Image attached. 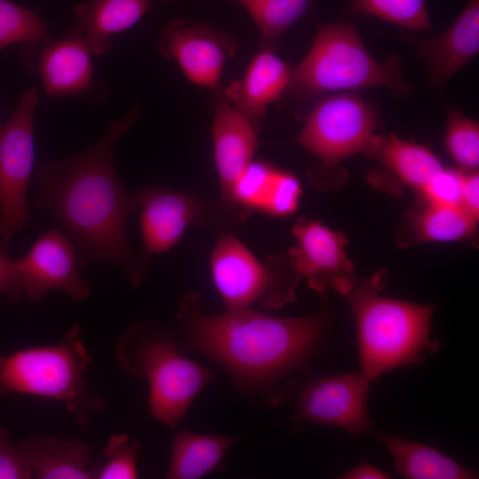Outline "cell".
I'll list each match as a JSON object with an SVG mask.
<instances>
[{
  "instance_id": "obj_1",
  "label": "cell",
  "mask_w": 479,
  "mask_h": 479,
  "mask_svg": "<svg viewBox=\"0 0 479 479\" xmlns=\"http://www.w3.org/2000/svg\"><path fill=\"white\" fill-rule=\"evenodd\" d=\"M134 104L114 120L90 147L74 155L36 165V208L51 211L75 246L78 263L94 261L116 265L134 287L147 277L150 255L130 248L126 225L137 204L119 180L114 148L120 137L141 117Z\"/></svg>"
},
{
  "instance_id": "obj_2",
  "label": "cell",
  "mask_w": 479,
  "mask_h": 479,
  "mask_svg": "<svg viewBox=\"0 0 479 479\" xmlns=\"http://www.w3.org/2000/svg\"><path fill=\"white\" fill-rule=\"evenodd\" d=\"M177 318L187 350L222 366L247 393L274 402L280 398L279 384L318 352L326 326L323 312L279 318L248 308L209 315L194 291L180 300Z\"/></svg>"
},
{
  "instance_id": "obj_27",
  "label": "cell",
  "mask_w": 479,
  "mask_h": 479,
  "mask_svg": "<svg viewBox=\"0 0 479 479\" xmlns=\"http://www.w3.org/2000/svg\"><path fill=\"white\" fill-rule=\"evenodd\" d=\"M445 145L459 170L475 172L479 165V125L459 109L448 108Z\"/></svg>"
},
{
  "instance_id": "obj_36",
  "label": "cell",
  "mask_w": 479,
  "mask_h": 479,
  "mask_svg": "<svg viewBox=\"0 0 479 479\" xmlns=\"http://www.w3.org/2000/svg\"><path fill=\"white\" fill-rule=\"evenodd\" d=\"M389 477V474L369 464L357 465L347 471L343 476L345 479H386Z\"/></svg>"
},
{
  "instance_id": "obj_21",
  "label": "cell",
  "mask_w": 479,
  "mask_h": 479,
  "mask_svg": "<svg viewBox=\"0 0 479 479\" xmlns=\"http://www.w3.org/2000/svg\"><path fill=\"white\" fill-rule=\"evenodd\" d=\"M238 440L237 436L176 432L166 478L197 479L217 470L228 450Z\"/></svg>"
},
{
  "instance_id": "obj_17",
  "label": "cell",
  "mask_w": 479,
  "mask_h": 479,
  "mask_svg": "<svg viewBox=\"0 0 479 479\" xmlns=\"http://www.w3.org/2000/svg\"><path fill=\"white\" fill-rule=\"evenodd\" d=\"M478 51L479 0H469L449 28L420 42L418 52L425 62L429 84L443 90Z\"/></svg>"
},
{
  "instance_id": "obj_15",
  "label": "cell",
  "mask_w": 479,
  "mask_h": 479,
  "mask_svg": "<svg viewBox=\"0 0 479 479\" xmlns=\"http://www.w3.org/2000/svg\"><path fill=\"white\" fill-rule=\"evenodd\" d=\"M215 94L211 137L221 191L218 204L235 224L247 217L233 208L232 191L253 161L258 146L259 122L235 108L225 93L219 90Z\"/></svg>"
},
{
  "instance_id": "obj_23",
  "label": "cell",
  "mask_w": 479,
  "mask_h": 479,
  "mask_svg": "<svg viewBox=\"0 0 479 479\" xmlns=\"http://www.w3.org/2000/svg\"><path fill=\"white\" fill-rule=\"evenodd\" d=\"M368 155L376 158L397 182L419 192L444 169L429 149L394 134L378 136Z\"/></svg>"
},
{
  "instance_id": "obj_25",
  "label": "cell",
  "mask_w": 479,
  "mask_h": 479,
  "mask_svg": "<svg viewBox=\"0 0 479 479\" xmlns=\"http://www.w3.org/2000/svg\"><path fill=\"white\" fill-rule=\"evenodd\" d=\"M255 24L262 48L275 51L280 37L306 14L315 0H235Z\"/></svg>"
},
{
  "instance_id": "obj_38",
  "label": "cell",
  "mask_w": 479,
  "mask_h": 479,
  "mask_svg": "<svg viewBox=\"0 0 479 479\" xmlns=\"http://www.w3.org/2000/svg\"><path fill=\"white\" fill-rule=\"evenodd\" d=\"M0 125H1V123H0Z\"/></svg>"
},
{
  "instance_id": "obj_6",
  "label": "cell",
  "mask_w": 479,
  "mask_h": 479,
  "mask_svg": "<svg viewBox=\"0 0 479 479\" xmlns=\"http://www.w3.org/2000/svg\"><path fill=\"white\" fill-rule=\"evenodd\" d=\"M397 58L381 63L364 45L349 23L322 26L303 59L291 67L287 94L302 100L331 91L381 87L397 94L409 89Z\"/></svg>"
},
{
  "instance_id": "obj_26",
  "label": "cell",
  "mask_w": 479,
  "mask_h": 479,
  "mask_svg": "<svg viewBox=\"0 0 479 479\" xmlns=\"http://www.w3.org/2000/svg\"><path fill=\"white\" fill-rule=\"evenodd\" d=\"M355 12L372 15L412 31L431 28L425 0H351Z\"/></svg>"
},
{
  "instance_id": "obj_9",
  "label": "cell",
  "mask_w": 479,
  "mask_h": 479,
  "mask_svg": "<svg viewBox=\"0 0 479 479\" xmlns=\"http://www.w3.org/2000/svg\"><path fill=\"white\" fill-rule=\"evenodd\" d=\"M38 92L31 88L0 125V240L11 241L28 220L27 196L32 176L35 110Z\"/></svg>"
},
{
  "instance_id": "obj_20",
  "label": "cell",
  "mask_w": 479,
  "mask_h": 479,
  "mask_svg": "<svg viewBox=\"0 0 479 479\" xmlns=\"http://www.w3.org/2000/svg\"><path fill=\"white\" fill-rule=\"evenodd\" d=\"M151 8V0H90L75 13L91 53L99 56L112 50L113 35L133 27Z\"/></svg>"
},
{
  "instance_id": "obj_31",
  "label": "cell",
  "mask_w": 479,
  "mask_h": 479,
  "mask_svg": "<svg viewBox=\"0 0 479 479\" xmlns=\"http://www.w3.org/2000/svg\"><path fill=\"white\" fill-rule=\"evenodd\" d=\"M301 195L302 187L297 177L275 169L261 211L275 216H288L296 210Z\"/></svg>"
},
{
  "instance_id": "obj_12",
  "label": "cell",
  "mask_w": 479,
  "mask_h": 479,
  "mask_svg": "<svg viewBox=\"0 0 479 479\" xmlns=\"http://www.w3.org/2000/svg\"><path fill=\"white\" fill-rule=\"evenodd\" d=\"M137 206L142 208L140 227L145 253L162 254L177 245L191 224H231L218 202L161 186L137 189Z\"/></svg>"
},
{
  "instance_id": "obj_37",
  "label": "cell",
  "mask_w": 479,
  "mask_h": 479,
  "mask_svg": "<svg viewBox=\"0 0 479 479\" xmlns=\"http://www.w3.org/2000/svg\"><path fill=\"white\" fill-rule=\"evenodd\" d=\"M162 1L167 2V3H169V2H172V1H174V0H162Z\"/></svg>"
},
{
  "instance_id": "obj_10",
  "label": "cell",
  "mask_w": 479,
  "mask_h": 479,
  "mask_svg": "<svg viewBox=\"0 0 479 479\" xmlns=\"http://www.w3.org/2000/svg\"><path fill=\"white\" fill-rule=\"evenodd\" d=\"M157 49L177 63L190 82L217 92L226 60L236 53L238 43L231 33L206 20L177 19L162 30Z\"/></svg>"
},
{
  "instance_id": "obj_30",
  "label": "cell",
  "mask_w": 479,
  "mask_h": 479,
  "mask_svg": "<svg viewBox=\"0 0 479 479\" xmlns=\"http://www.w3.org/2000/svg\"><path fill=\"white\" fill-rule=\"evenodd\" d=\"M275 169L262 161H252L236 182L232 203L235 210L247 217L262 209Z\"/></svg>"
},
{
  "instance_id": "obj_35",
  "label": "cell",
  "mask_w": 479,
  "mask_h": 479,
  "mask_svg": "<svg viewBox=\"0 0 479 479\" xmlns=\"http://www.w3.org/2000/svg\"><path fill=\"white\" fill-rule=\"evenodd\" d=\"M479 177L475 172H465L461 208L475 218L478 219L479 209Z\"/></svg>"
},
{
  "instance_id": "obj_14",
  "label": "cell",
  "mask_w": 479,
  "mask_h": 479,
  "mask_svg": "<svg viewBox=\"0 0 479 479\" xmlns=\"http://www.w3.org/2000/svg\"><path fill=\"white\" fill-rule=\"evenodd\" d=\"M296 244L288 250L296 271L310 287L325 294L329 290L345 295L357 283L354 266L347 257V239L320 221L301 217L292 228Z\"/></svg>"
},
{
  "instance_id": "obj_7",
  "label": "cell",
  "mask_w": 479,
  "mask_h": 479,
  "mask_svg": "<svg viewBox=\"0 0 479 479\" xmlns=\"http://www.w3.org/2000/svg\"><path fill=\"white\" fill-rule=\"evenodd\" d=\"M210 271L225 310L248 309L259 303L279 309L295 299L302 277L287 254L259 261L237 238L224 234L212 250Z\"/></svg>"
},
{
  "instance_id": "obj_24",
  "label": "cell",
  "mask_w": 479,
  "mask_h": 479,
  "mask_svg": "<svg viewBox=\"0 0 479 479\" xmlns=\"http://www.w3.org/2000/svg\"><path fill=\"white\" fill-rule=\"evenodd\" d=\"M476 221L461 207L426 203L405 220L401 239L405 244L468 239L475 232Z\"/></svg>"
},
{
  "instance_id": "obj_3",
  "label": "cell",
  "mask_w": 479,
  "mask_h": 479,
  "mask_svg": "<svg viewBox=\"0 0 479 479\" xmlns=\"http://www.w3.org/2000/svg\"><path fill=\"white\" fill-rule=\"evenodd\" d=\"M384 276L380 271L345 294L356 322L361 373L370 381L417 365L440 347L431 337L435 308L381 296Z\"/></svg>"
},
{
  "instance_id": "obj_4",
  "label": "cell",
  "mask_w": 479,
  "mask_h": 479,
  "mask_svg": "<svg viewBox=\"0 0 479 479\" xmlns=\"http://www.w3.org/2000/svg\"><path fill=\"white\" fill-rule=\"evenodd\" d=\"M177 327L139 321L118 338L115 359L131 377L148 384V407L154 420L175 429L212 372L189 359Z\"/></svg>"
},
{
  "instance_id": "obj_29",
  "label": "cell",
  "mask_w": 479,
  "mask_h": 479,
  "mask_svg": "<svg viewBox=\"0 0 479 479\" xmlns=\"http://www.w3.org/2000/svg\"><path fill=\"white\" fill-rule=\"evenodd\" d=\"M140 443L125 434L113 435L103 450V459L93 464L94 479H135Z\"/></svg>"
},
{
  "instance_id": "obj_18",
  "label": "cell",
  "mask_w": 479,
  "mask_h": 479,
  "mask_svg": "<svg viewBox=\"0 0 479 479\" xmlns=\"http://www.w3.org/2000/svg\"><path fill=\"white\" fill-rule=\"evenodd\" d=\"M35 479H94L88 446L77 439L33 433L18 444Z\"/></svg>"
},
{
  "instance_id": "obj_8",
  "label": "cell",
  "mask_w": 479,
  "mask_h": 479,
  "mask_svg": "<svg viewBox=\"0 0 479 479\" xmlns=\"http://www.w3.org/2000/svg\"><path fill=\"white\" fill-rule=\"evenodd\" d=\"M373 109L352 92L321 98L310 112L295 142L314 155L323 169L346 158L368 154L378 135Z\"/></svg>"
},
{
  "instance_id": "obj_33",
  "label": "cell",
  "mask_w": 479,
  "mask_h": 479,
  "mask_svg": "<svg viewBox=\"0 0 479 479\" xmlns=\"http://www.w3.org/2000/svg\"><path fill=\"white\" fill-rule=\"evenodd\" d=\"M32 471L27 459L12 442L10 432L0 428V479H29Z\"/></svg>"
},
{
  "instance_id": "obj_5",
  "label": "cell",
  "mask_w": 479,
  "mask_h": 479,
  "mask_svg": "<svg viewBox=\"0 0 479 479\" xmlns=\"http://www.w3.org/2000/svg\"><path fill=\"white\" fill-rule=\"evenodd\" d=\"M91 362L82 328L74 325L56 344L0 355V397L25 394L56 400L86 430L106 406L102 397L86 389L84 373Z\"/></svg>"
},
{
  "instance_id": "obj_16",
  "label": "cell",
  "mask_w": 479,
  "mask_h": 479,
  "mask_svg": "<svg viewBox=\"0 0 479 479\" xmlns=\"http://www.w3.org/2000/svg\"><path fill=\"white\" fill-rule=\"evenodd\" d=\"M24 295L32 302L51 291H62L75 301L91 292L88 280L80 275L78 256L72 240L56 228L43 232L28 253L16 259Z\"/></svg>"
},
{
  "instance_id": "obj_11",
  "label": "cell",
  "mask_w": 479,
  "mask_h": 479,
  "mask_svg": "<svg viewBox=\"0 0 479 479\" xmlns=\"http://www.w3.org/2000/svg\"><path fill=\"white\" fill-rule=\"evenodd\" d=\"M91 51L79 26L48 43H27L20 49L24 67L42 80L52 98L86 96L101 99L106 88L93 73Z\"/></svg>"
},
{
  "instance_id": "obj_32",
  "label": "cell",
  "mask_w": 479,
  "mask_h": 479,
  "mask_svg": "<svg viewBox=\"0 0 479 479\" xmlns=\"http://www.w3.org/2000/svg\"><path fill=\"white\" fill-rule=\"evenodd\" d=\"M465 172L445 169L436 173L421 189L420 193L426 203L461 207V194Z\"/></svg>"
},
{
  "instance_id": "obj_28",
  "label": "cell",
  "mask_w": 479,
  "mask_h": 479,
  "mask_svg": "<svg viewBox=\"0 0 479 479\" xmlns=\"http://www.w3.org/2000/svg\"><path fill=\"white\" fill-rule=\"evenodd\" d=\"M49 30L35 12L0 0V50L16 43H48Z\"/></svg>"
},
{
  "instance_id": "obj_13",
  "label": "cell",
  "mask_w": 479,
  "mask_h": 479,
  "mask_svg": "<svg viewBox=\"0 0 479 479\" xmlns=\"http://www.w3.org/2000/svg\"><path fill=\"white\" fill-rule=\"evenodd\" d=\"M370 381L361 372L311 379L299 394L294 420L336 427L356 436L370 433Z\"/></svg>"
},
{
  "instance_id": "obj_22",
  "label": "cell",
  "mask_w": 479,
  "mask_h": 479,
  "mask_svg": "<svg viewBox=\"0 0 479 479\" xmlns=\"http://www.w3.org/2000/svg\"><path fill=\"white\" fill-rule=\"evenodd\" d=\"M390 452L397 471L409 479H472L477 474L424 444L376 431L373 436Z\"/></svg>"
},
{
  "instance_id": "obj_34",
  "label": "cell",
  "mask_w": 479,
  "mask_h": 479,
  "mask_svg": "<svg viewBox=\"0 0 479 479\" xmlns=\"http://www.w3.org/2000/svg\"><path fill=\"white\" fill-rule=\"evenodd\" d=\"M0 295L19 304L24 295L16 260L10 255V241L0 240Z\"/></svg>"
},
{
  "instance_id": "obj_19",
  "label": "cell",
  "mask_w": 479,
  "mask_h": 479,
  "mask_svg": "<svg viewBox=\"0 0 479 479\" xmlns=\"http://www.w3.org/2000/svg\"><path fill=\"white\" fill-rule=\"evenodd\" d=\"M291 79L287 66L270 49H261L250 61L243 79L228 94L232 106L250 118L258 121L268 106L286 93Z\"/></svg>"
}]
</instances>
